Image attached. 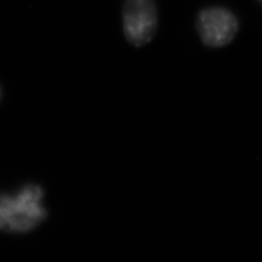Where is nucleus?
Masks as SVG:
<instances>
[{"instance_id": "nucleus-1", "label": "nucleus", "mask_w": 262, "mask_h": 262, "mask_svg": "<svg viewBox=\"0 0 262 262\" xmlns=\"http://www.w3.org/2000/svg\"><path fill=\"white\" fill-rule=\"evenodd\" d=\"M44 190L28 184L13 193H0V231L8 234H26L43 223L47 209Z\"/></svg>"}, {"instance_id": "nucleus-2", "label": "nucleus", "mask_w": 262, "mask_h": 262, "mask_svg": "<svg viewBox=\"0 0 262 262\" xmlns=\"http://www.w3.org/2000/svg\"><path fill=\"white\" fill-rule=\"evenodd\" d=\"M154 0H126L122 8V28L128 43L135 47L149 44L158 30Z\"/></svg>"}, {"instance_id": "nucleus-3", "label": "nucleus", "mask_w": 262, "mask_h": 262, "mask_svg": "<svg viewBox=\"0 0 262 262\" xmlns=\"http://www.w3.org/2000/svg\"><path fill=\"white\" fill-rule=\"evenodd\" d=\"M196 30L204 45L222 47L234 39L238 31V20L226 8H204L196 16Z\"/></svg>"}, {"instance_id": "nucleus-4", "label": "nucleus", "mask_w": 262, "mask_h": 262, "mask_svg": "<svg viewBox=\"0 0 262 262\" xmlns=\"http://www.w3.org/2000/svg\"><path fill=\"white\" fill-rule=\"evenodd\" d=\"M259 2H260V3H262V0H259Z\"/></svg>"}]
</instances>
